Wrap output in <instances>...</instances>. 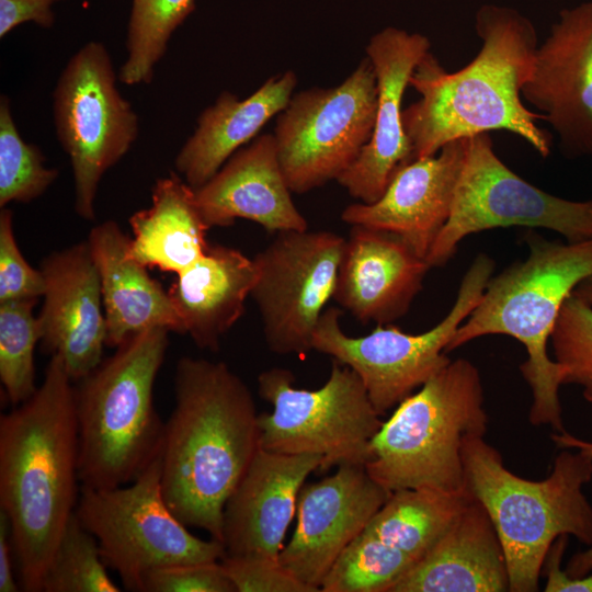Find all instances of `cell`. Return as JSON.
Returning <instances> with one entry per match:
<instances>
[{
	"mask_svg": "<svg viewBox=\"0 0 592 592\" xmlns=\"http://www.w3.org/2000/svg\"><path fill=\"white\" fill-rule=\"evenodd\" d=\"M73 382L52 355L43 383L0 417V510L8 516L22 591L43 581L81 492Z\"/></svg>",
	"mask_w": 592,
	"mask_h": 592,
	"instance_id": "6da1fadb",
	"label": "cell"
},
{
	"mask_svg": "<svg viewBox=\"0 0 592 592\" xmlns=\"http://www.w3.org/2000/svg\"><path fill=\"white\" fill-rule=\"evenodd\" d=\"M475 30L481 46L468 65L448 72L429 52L410 78L420 94L402 112L412 161L491 130L511 132L547 157L551 140L537 125L543 116L524 106L521 93L538 47L534 24L514 8L487 3L476 12Z\"/></svg>",
	"mask_w": 592,
	"mask_h": 592,
	"instance_id": "7a4b0ae2",
	"label": "cell"
},
{
	"mask_svg": "<svg viewBox=\"0 0 592 592\" xmlns=\"http://www.w3.org/2000/svg\"><path fill=\"white\" fill-rule=\"evenodd\" d=\"M175 405L164 424L161 489L187 527L221 543L225 504L260 448L259 413L224 362L178 361Z\"/></svg>",
	"mask_w": 592,
	"mask_h": 592,
	"instance_id": "3957f363",
	"label": "cell"
},
{
	"mask_svg": "<svg viewBox=\"0 0 592 592\" xmlns=\"http://www.w3.org/2000/svg\"><path fill=\"white\" fill-rule=\"evenodd\" d=\"M525 240L528 257L489 280L446 352L489 334L516 339L527 353L520 371L532 391L531 424L563 432L559 398L562 369L549 357L547 343L565 300L592 275V238L561 242L528 232Z\"/></svg>",
	"mask_w": 592,
	"mask_h": 592,
	"instance_id": "277c9868",
	"label": "cell"
},
{
	"mask_svg": "<svg viewBox=\"0 0 592 592\" xmlns=\"http://www.w3.org/2000/svg\"><path fill=\"white\" fill-rule=\"evenodd\" d=\"M465 487L486 509L503 547L511 592L538 591L554 542L573 536L592 545V504L583 488L592 479V458L561 448L543 480L509 470L500 452L483 437L463 453Z\"/></svg>",
	"mask_w": 592,
	"mask_h": 592,
	"instance_id": "5b68a950",
	"label": "cell"
},
{
	"mask_svg": "<svg viewBox=\"0 0 592 592\" xmlns=\"http://www.w3.org/2000/svg\"><path fill=\"white\" fill-rule=\"evenodd\" d=\"M169 332L155 328L128 338L75 387L81 487L130 483L160 455L166 422L153 387Z\"/></svg>",
	"mask_w": 592,
	"mask_h": 592,
	"instance_id": "8992f818",
	"label": "cell"
},
{
	"mask_svg": "<svg viewBox=\"0 0 592 592\" xmlns=\"http://www.w3.org/2000/svg\"><path fill=\"white\" fill-rule=\"evenodd\" d=\"M488 425L478 368L466 358L451 361L405 398L369 444L365 469L390 492L430 488L466 489V443L483 437Z\"/></svg>",
	"mask_w": 592,
	"mask_h": 592,
	"instance_id": "52a82bcc",
	"label": "cell"
},
{
	"mask_svg": "<svg viewBox=\"0 0 592 592\" xmlns=\"http://www.w3.org/2000/svg\"><path fill=\"white\" fill-rule=\"evenodd\" d=\"M493 270L494 261L479 253L464 274L447 315L436 326L418 334L392 325H377L364 337H350L341 328V311L330 307L318 320L311 349L352 368L377 413L385 414L452 361L446 349L480 301Z\"/></svg>",
	"mask_w": 592,
	"mask_h": 592,
	"instance_id": "ba28073f",
	"label": "cell"
},
{
	"mask_svg": "<svg viewBox=\"0 0 592 592\" xmlns=\"http://www.w3.org/2000/svg\"><path fill=\"white\" fill-rule=\"evenodd\" d=\"M258 394L271 403L259 413L260 447L281 454H317L322 473L369 460V444L383 421L358 375L334 362L318 389L294 386V374L272 367L258 376Z\"/></svg>",
	"mask_w": 592,
	"mask_h": 592,
	"instance_id": "9c48e42d",
	"label": "cell"
},
{
	"mask_svg": "<svg viewBox=\"0 0 592 592\" xmlns=\"http://www.w3.org/2000/svg\"><path fill=\"white\" fill-rule=\"evenodd\" d=\"M76 515L96 538L107 568L129 591H141L145 577L155 569L218 561L225 555L219 540L195 536L169 508L161 489L160 455L130 483L81 487Z\"/></svg>",
	"mask_w": 592,
	"mask_h": 592,
	"instance_id": "30bf717a",
	"label": "cell"
},
{
	"mask_svg": "<svg viewBox=\"0 0 592 592\" xmlns=\"http://www.w3.org/2000/svg\"><path fill=\"white\" fill-rule=\"evenodd\" d=\"M112 58L91 41L67 62L54 90L57 139L69 156L75 210L95 217V197L104 173L130 149L139 133L138 115L116 88Z\"/></svg>",
	"mask_w": 592,
	"mask_h": 592,
	"instance_id": "8fae6325",
	"label": "cell"
},
{
	"mask_svg": "<svg viewBox=\"0 0 592 592\" xmlns=\"http://www.w3.org/2000/svg\"><path fill=\"white\" fill-rule=\"evenodd\" d=\"M376 110L377 82L367 57L339 86L294 93L273 133L292 193L337 181L369 141Z\"/></svg>",
	"mask_w": 592,
	"mask_h": 592,
	"instance_id": "7c38bea8",
	"label": "cell"
},
{
	"mask_svg": "<svg viewBox=\"0 0 592 592\" xmlns=\"http://www.w3.org/2000/svg\"><path fill=\"white\" fill-rule=\"evenodd\" d=\"M546 228L568 242L592 238V198L570 201L531 184L496 155L488 133L469 137L451 215L426 261L444 265L469 235L505 227Z\"/></svg>",
	"mask_w": 592,
	"mask_h": 592,
	"instance_id": "4fadbf2b",
	"label": "cell"
},
{
	"mask_svg": "<svg viewBox=\"0 0 592 592\" xmlns=\"http://www.w3.org/2000/svg\"><path fill=\"white\" fill-rule=\"evenodd\" d=\"M345 238L328 231L293 230L277 236L253 261L254 300L270 351L305 354L326 304L333 297Z\"/></svg>",
	"mask_w": 592,
	"mask_h": 592,
	"instance_id": "5bb4252c",
	"label": "cell"
},
{
	"mask_svg": "<svg viewBox=\"0 0 592 592\" xmlns=\"http://www.w3.org/2000/svg\"><path fill=\"white\" fill-rule=\"evenodd\" d=\"M390 494L363 465H341L334 474L305 483L298 496L295 531L278 557L281 565L320 592L334 560L364 532Z\"/></svg>",
	"mask_w": 592,
	"mask_h": 592,
	"instance_id": "9a60e30c",
	"label": "cell"
},
{
	"mask_svg": "<svg viewBox=\"0 0 592 592\" xmlns=\"http://www.w3.org/2000/svg\"><path fill=\"white\" fill-rule=\"evenodd\" d=\"M521 93L557 133L566 157H592V1L559 12Z\"/></svg>",
	"mask_w": 592,
	"mask_h": 592,
	"instance_id": "2e32d148",
	"label": "cell"
},
{
	"mask_svg": "<svg viewBox=\"0 0 592 592\" xmlns=\"http://www.w3.org/2000/svg\"><path fill=\"white\" fill-rule=\"evenodd\" d=\"M430 47L425 35L395 26L375 33L365 47L377 82L374 130L356 160L337 179L361 203L380 198L398 169L412 161L402 123V99Z\"/></svg>",
	"mask_w": 592,
	"mask_h": 592,
	"instance_id": "e0dca14e",
	"label": "cell"
},
{
	"mask_svg": "<svg viewBox=\"0 0 592 592\" xmlns=\"http://www.w3.org/2000/svg\"><path fill=\"white\" fill-rule=\"evenodd\" d=\"M45 281L38 315L42 343L79 382L103 361L106 321L101 283L88 241L49 254L39 269Z\"/></svg>",
	"mask_w": 592,
	"mask_h": 592,
	"instance_id": "ac0fdd59",
	"label": "cell"
},
{
	"mask_svg": "<svg viewBox=\"0 0 592 592\" xmlns=\"http://www.w3.org/2000/svg\"><path fill=\"white\" fill-rule=\"evenodd\" d=\"M321 463L317 454L260 447L224 508L225 555L278 559L300 489Z\"/></svg>",
	"mask_w": 592,
	"mask_h": 592,
	"instance_id": "d6986e66",
	"label": "cell"
},
{
	"mask_svg": "<svg viewBox=\"0 0 592 592\" xmlns=\"http://www.w3.org/2000/svg\"><path fill=\"white\" fill-rule=\"evenodd\" d=\"M430 269L397 234L353 225L332 298L362 323L390 325L408 312Z\"/></svg>",
	"mask_w": 592,
	"mask_h": 592,
	"instance_id": "ffe728a7",
	"label": "cell"
},
{
	"mask_svg": "<svg viewBox=\"0 0 592 592\" xmlns=\"http://www.w3.org/2000/svg\"><path fill=\"white\" fill-rule=\"evenodd\" d=\"M468 139H455L437 153L402 166L380 198L346 206L341 219L397 234L426 259L451 215Z\"/></svg>",
	"mask_w": 592,
	"mask_h": 592,
	"instance_id": "44dd1931",
	"label": "cell"
},
{
	"mask_svg": "<svg viewBox=\"0 0 592 592\" xmlns=\"http://www.w3.org/2000/svg\"><path fill=\"white\" fill-rule=\"evenodd\" d=\"M194 192L208 228L228 227L242 218L272 232L308 229L292 200L273 134L257 136L237 150Z\"/></svg>",
	"mask_w": 592,
	"mask_h": 592,
	"instance_id": "7402d4cb",
	"label": "cell"
},
{
	"mask_svg": "<svg viewBox=\"0 0 592 592\" xmlns=\"http://www.w3.org/2000/svg\"><path fill=\"white\" fill-rule=\"evenodd\" d=\"M509 572L502 544L475 499L390 592H504Z\"/></svg>",
	"mask_w": 592,
	"mask_h": 592,
	"instance_id": "603a6c76",
	"label": "cell"
},
{
	"mask_svg": "<svg viewBox=\"0 0 592 592\" xmlns=\"http://www.w3.org/2000/svg\"><path fill=\"white\" fill-rule=\"evenodd\" d=\"M87 241L101 283L106 345L117 348L128 338L155 328L185 333L168 291L130 257V237L115 221L96 225Z\"/></svg>",
	"mask_w": 592,
	"mask_h": 592,
	"instance_id": "cb8c5ba5",
	"label": "cell"
},
{
	"mask_svg": "<svg viewBox=\"0 0 592 592\" xmlns=\"http://www.w3.org/2000/svg\"><path fill=\"white\" fill-rule=\"evenodd\" d=\"M296 84V73L287 70L267 79L243 100L223 91L214 104L200 114L195 130L178 152L177 172L193 189L204 185L286 107Z\"/></svg>",
	"mask_w": 592,
	"mask_h": 592,
	"instance_id": "d4e9b609",
	"label": "cell"
},
{
	"mask_svg": "<svg viewBox=\"0 0 592 592\" xmlns=\"http://www.w3.org/2000/svg\"><path fill=\"white\" fill-rule=\"evenodd\" d=\"M177 276L168 293L185 333L198 348L216 352L244 314L257 278L253 259L235 248L208 244L205 254Z\"/></svg>",
	"mask_w": 592,
	"mask_h": 592,
	"instance_id": "484cf974",
	"label": "cell"
},
{
	"mask_svg": "<svg viewBox=\"0 0 592 592\" xmlns=\"http://www.w3.org/2000/svg\"><path fill=\"white\" fill-rule=\"evenodd\" d=\"M129 254L140 264L177 275L206 252L209 229L195 202V192L178 173L158 179L151 205L129 219Z\"/></svg>",
	"mask_w": 592,
	"mask_h": 592,
	"instance_id": "4316f807",
	"label": "cell"
},
{
	"mask_svg": "<svg viewBox=\"0 0 592 592\" xmlns=\"http://www.w3.org/2000/svg\"><path fill=\"white\" fill-rule=\"evenodd\" d=\"M467 489H399L375 513L364 532L418 561L473 500Z\"/></svg>",
	"mask_w": 592,
	"mask_h": 592,
	"instance_id": "83f0119b",
	"label": "cell"
},
{
	"mask_svg": "<svg viewBox=\"0 0 592 592\" xmlns=\"http://www.w3.org/2000/svg\"><path fill=\"white\" fill-rule=\"evenodd\" d=\"M195 0H133L127 25V57L118 80L127 86L150 83L173 32L194 11Z\"/></svg>",
	"mask_w": 592,
	"mask_h": 592,
	"instance_id": "f1b7e54d",
	"label": "cell"
},
{
	"mask_svg": "<svg viewBox=\"0 0 592 592\" xmlns=\"http://www.w3.org/2000/svg\"><path fill=\"white\" fill-rule=\"evenodd\" d=\"M415 560L363 532L338 556L320 583V592H390Z\"/></svg>",
	"mask_w": 592,
	"mask_h": 592,
	"instance_id": "f546056e",
	"label": "cell"
},
{
	"mask_svg": "<svg viewBox=\"0 0 592 592\" xmlns=\"http://www.w3.org/2000/svg\"><path fill=\"white\" fill-rule=\"evenodd\" d=\"M35 304L36 299L0 303V380L13 407L37 389L34 351L43 331Z\"/></svg>",
	"mask_w": 592,
	"mask_h": 592,
	"instance_id": "4dcf8cb0",
	"label": "cell"
},
{
	"mask_svg": "<svg viewBox=\"0 0 592 592\" xmlns=\"http://www.w3.org/2000/svg\"><path fill=\"white\" fill-rule=\"evenodd\" d=\"M102 559L99 543L79 521L69 519L47 567L43 592H118Z\"/></svg>",
	"mask_w": 592,
	"mask_h": 592,
	"instance_id": "1f68e13d",
	"label": "cell"
},
{
	"mask_svg": "<svg viewBox=\"0 0 592 592\" xmlns=\"http://www.w3.org/2000/svg\"><path fill=\"white\" fill-rule=\"evenodd\" d=\"M42 150L19 134L10 102L0 99V206L29 203L43 195L58 177V170L45 167Z\"/></svg>",
	"mask_w": 592,
	"mask_h": 592,
	"instance_id": "d6a6232c",
	"label": "cell"
},
{
	"mask_svg": "<svg viewBox=\"0 0 592 592\" xmlns=\"http://www.w3.org/2000/svg\"><path fill=\"white\" fill-rule=\"evenodd\" d=\"M549 341L562 369V385L580 386L583 398L592 402V306L571 294L560 309Z\"/></svg>",
	"mask_w": 592,
	"mask_h": 592,
	"instance_id": "836d02e7",
	"label": "cell"
},
{
	"mask_svg": "<svg viewBox=\"0 0 592 592\" xmlns=\"http://www.w3.org/2000/svg\"><path fill=\"white\" fill-rule=\"evenodd\" d=\"M44 292L43 273L24 259L14 236L13 213L3 207L0 212V303L37 299Z\"/></svg>",
	"mask_w": 592,
	"mask_h": 592,
	"instance_id": "e575fe53",
	"label": "cell"
},
{
	"mask_svg": "<svg viewBox=\"0 0 592 592\" xmlns=\"http://www.w3.org/2000/svg\"><path fill=\"white\" fill-rule=\"evenodd\" d=\"M219 561L236 592H318L291 574L278 559L224 555Z\"/></svg>",
	"mask_w": 592,
	"mask_h": 592,
	"instance_id": "d590c367",
	"label": "cell"
},
{
	"mask_svg": "<svg viewBox=\"0 0 592 592\" xmlns=\"http://www.w3.org/2000/svg\"><path fill=\"white\" fill-rule=\"evenodd\" d=\"M140 592H236L220 561L182 563L150 571Z\"/></svg>",
	"mask_w": 592,
	"mask_h": 592,
	"instance_id": "8d00e7d4",
	"label": "cell"
},
{
	"mask_svg": "<svg viewBox=\"0 0 592 592\" xmlns=\"http://www.w3.org/2000/svg\"><path fill=\"white\" fill-rule=\"evenodd\" d=\"M54 1L56 0H0V37L26 22L50 29L55 22L52 9Z\"/></svg>",
	"mask_w": 592,
	"mask_h": 592,
	"instance_id": "74e56055",
	"label": "cell"
},
{
	"mask_svg": "<svg viewBox=\"0 0 592 592\" xmlns=\"http://www.w3.org/2000/svg\"><path fill=\"white\" fill-rule=\"evenodd\" d=\"M567 535L558 537L551 545L545 562L544 573L546 576V592H592V573L580 578H570L561 569V560L565 554Z\"/></svg>",
	"mask_w": 592,
	"mask_h": 592,
	"instance_id": "f35d334b",
	"label": "cell"
},
{
	"mask_svg": "<svg viewBox=\"0 0 592 592\" xmlns=\"http://www.w3.org/2000/svg\"><path fill=\"white\" fill-rule=\"evenodd\" d=\"M551 441L559 448L580 451L592 458V441L574 436L567 431L556 432L550 435ZM565 572L570 578H580L592 572V545L585 550L576 553L569 560Z\"/></svg>",
	"mask_w": 592,
	"mask_h": 592,
	"instance_id": "ab89813d",
	"label": "cell"
},
{
	"mask_svg": "<svg viewBox=\"0 0 592 592\" xmlns=\"http://www.w3.org/2000/svg\"><path fill=\"white\" fill-rule=\"evenodd\" d=\"M12 551L10 523L5 513L0 510V592L21 590L19 580L14 577Z\"/></svg>",
	"mask_w": 592,
	"mask_h": 592,
	"instance_id": "60d3db41",
	"label": "cell"
},
{
	"mask_svg": "<svg viewBox=\"0 0 592 592\" xmlns=\"http://www.w3.org/2000/svg\"><path fill=\"white\" fill-rule=\"evenodd\" d=\"M571 294L583 303L592 306V275L581 281Z\"/></svg>",
	"mask_w": 592,
	"mask_h": 592,
	"instance_id": "b9f144b4",
	"label": "cell"
}]
</instances>
